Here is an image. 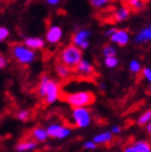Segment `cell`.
Here are the masks:
<instances>
[{"mask_svg":"<svg viewBox=\"0 0 151 152\" xmlns=\"http://www.w3.org/2000/svg\"><path fill=\"white\" fill-rule=\"evenodd\" d=\"M96 96L92 91L89 90H80V91L71 92V93L65 94L64 100L71 107V108H78V107H90L95 102Z\"/></svg>","mask_w":151,"mask_h":152,"instance_id":"obj_1","label":"cell"},{"mask_svg":"<svg viewBox=\"0 0 151 152\" xmlns=\"http://www.w3.org/2000/svg\"><path fill=\"white\" fill-rule=\"evenodd\" d=\"M11 56L21 66H28L37 59V51L32 50L24 43H14L11 47Z\"/></svg>","mask_w":151,"mask_h":152,"instance_id":"obj_2","label":"cell"},{"mask_svg":"<svg viewBox=\"0 0 151 152\" xmlns=\"http://www.w3.org/2000/svg\"><path fill=\"white\" fill-rule=\"evenodd\" d=\"M82 58H83V51L73 43L65 45L58 54V61L63 63L71 69H73Z\"/></svg>","mask_w":151,"mask_h":152,"instance_id":"obj_3","label":"cell"},{"mask_svg":"<svg viewBox=\"0 0 151 152\" xmlns=\"http://www.w3.org/2000/svg\"><path fill=\"white\" fill-rule=\"evenodd\" d=\"M73 124L77 129H86L92 124V112L89 107H78L73 108L70 114Z\"/></svg>","mask_w":151,"mask_h":152,"instance_id":"obj_4","label":"cell"},{"mask_svg":"<svg viewBox=\"0 0 151 152\" xmlns=\"http://www.w3.org/2000/svg\"><path fill=\"white\" fill-rule=\"evenodd\" d=\"M91 38L92 30L87 27H80L73 31L71 36V43L80 48L82 51H85L91 47Z\"/></svg>","mask_w":151,"mask_h":152,"instance_id":"obj_5","label":"cell"},{"mask_svg":"<svg viewBox=\"0 0 151 152\" xmlns=\"http://www.w3.org/2000/svg\"><path fill=\"white\" fill-rule=\"evenodd\" d=\"M45 129H47L50 138L58 139V140L66 139V138H68L70 135L73 134V129H70L69 126L64 125V124L58 122L50 123Z\"/></svg>","mask_w":151,"mask_h":152,"instance_id":"obj_6","label":"cell"},{"mask_svg":"<svg viewBox=\"0 0 151 152\" xmlns=\"http://www.w3.org/2000/svg\"><path fill=\"white\" fill-rule=\"evenodd\" d=\"M61 97V83L55 79L50 78L47 85V91L43 100L45 105H53L55 104Z\"/></svg>","mask_w":151,"mask_h":152,"instance_id":"obj_7","label":"cell"},{"mask_svg":"<svg viewBox=\"0 0 151 152\" xmlns=\"http://www.w3.org/2000/svg\"><path fill=\"white\" fill-rule=\"evenodd\" d=\"M45 42L51 45H57L64 39V30L58 24H51L48 27L45 35H44Z\"/></svg>","mask_w":151,"mask_h":152,"instance_id":"obj_8","label":"cell"},{"mask_svg":"<svg viewBox=\"0 0 151 152\" xmlns=\"http://www.w3.org/2000/svg\"><path fill=\"white\" fill-rule=\"evenodd\" d=\"M73 72L81 78H92L95 73V67L92 64V61L83 57L79 61V64L73 68Z\"/></svg>","mask_w":151,"mask_h":152,"instance_id":"obj_9","label":"cell"},{"mask_svg":"<svg viewBox=\"0 0 151 152\" xmlns=\"http://www.w3.org/2000/svg\"><path fill=\"white\" fill-rule=\"evenodd\" d=\"M109 40L114 45H118L120 48H124L131 41V34H130V31L128 29L117 28V30L113 32V35L109 38Z\"/></svg>","mask_w":151,"mask_h":152,"instance_id":"obj_10","label":"cell"},{"mask_svg":"<svg viewBox=\"0 0 151 152\" xmlns=\"http://www.w3.org/2000/svg\"><path fill=\"white\" fill-rule=\"evenodd\" d=\"M23 43L34 51H41L45 48V39L39 36H27L23 40Z\"/></svg>","mask_w":151,"mask_h":152,"instance_id":"obj_11","label":"cell"},{"mask_svg":"<svg viewBox=\"0 0 151 152\" xmlns=\"http://www.w3.org/2000/svg\"><path fill=\"white\" fill-rule=\"evenodd\" d=\"M132 10L128 6H120L116 8L112 13V20L114 23H124L131 16Z\"/></svg>","mask_w":151,"mask_h":152,"instance_id":"obj_12","label":"cell"},{"mask_svg":"<svg viewBox=\"0 0 151 152\" xmlns=\"http://www.w3.org/2000/svg\"><path fill=\"white\" fill-rule=\"evenodd\" d=\"M54 71H55V75L57 76L58 79H61V80L69 79L73 73V69H71L70 67L64 65L63 63H61V61H58L57 64H55V66H54Z\"/></svg>","mask_w":151,"mask_h":152,"instance_id":"obj_13","label":"cell"},{"mask_svg":"<svg viewBox=\"0 0 151 152\" xmlns=\"http://www.w3.org/2000/svg\"><path fill=\"white\" fill-rule=\"evenodd\" d=\"M30 138L32 140L37 141L38 143H43L50 138L48 131L45 127H41V126H37L30 132Z\"/></svg>","mask_w":151,"mask_h":152,"instance_id":"obj_14","label":"cell"},{"mask_svg":"<svg viewBox=\"0 0 151 152\" xmlns=\"http://www.w3.org/2000/svg\"><path fill=\"white\" fill-rule=\"evenodd\" d=\"M39 143L37 141L30 139H24L18 142V145L15 146V151L16 152H32L35 151L38 148Z\"/></svg>","mask_w":151,"mask_h":152,"instance_id":"obj_15","label":"cell"},{"mask_svg":"<svg viewBox=\"0 0 151 152\" xmlns=\"http://www.w3.org/2000/svg\"><path fill=\"white\" fill-rule=\"evenodd\" d=\"M113 140V135L110 131H104L98 134H96L93 137V141L97 145V146H104V145H108V143L112 142Z\"/></svg>","mask_w":151,"mask_h":152,"instance_id":"obj_16","label":"cell"},{"mask_svg":"<svg viewBox=\"0 0 151 152\" xmlns=\"http://www.w3.org/2000/svg\"><path fill=\"white\" fill-rule=\"evenodd\" d=\"M150 41H151V35L147 26L142 27L141 29L136 34V36L134 37V42L136 44L149 43Z\"/></svg>","mask_w":151,"mask_h":152,"instance_id":"obj_17","label":"cell"},{"mask_svg":"<svg viewBox=\"0 0 151 152\" xmlns=\"http://www.w3.org/2000/svg\"><path fill=\"white\" fill-rule=\"evenodd\" d=\"M50 78L51 77L47 73H44L42 76L40 77V80L38 82V85H37V95L40 98L43 99L44 96H45V91H47V85H48V82H49Z\"/></svg>","mask_w":151,"mask_h":152,"instance_id":"obj_18","label":"cell"},{"mask_svg":"<svg viewBox=\"0 0 151 152\" xmlns=\"http://www.w3.org/2000/svg\"><path fill=\"white\" fill-rule=\"evenodd\" d=\"M132 145L136 152H151V143L147 139H137Z\"/></svg>","mask_w":151,"mask_h":152,"instance_id":"obj_19","label":"cell"},{"mask_svg":"<svg viewBox=\"0 0 151 152\" xmlns=\"http://www.w3.org/2000/svg\"><path fill=\"white\" fill-rule=\"evenodd\" d=\"M142 68L144 67H142L141 61H140L139 59L133 58L128 63V70H130L131 73H133V75H138V73H140L142 70Z\"/></svg>","mask_w":151,"mask_h":152,"instance_id":"obj_20","label":"cell"},{"mask_svg":"<svg viewBox=\"0 0 151 152\" xmlns=\"http://www.w3.org/2000/svg\"><path fill=\"white\" fill-rule=\"evenodd\" d=\"M102 54L104 57L107 56H117L118 54V49L113 43H107L102 48Z\"/></svg>","mask_w":151,"mask_h":152,"instance_id":"obj_21","label":"cell"},{"mask_svg":"<svg viewBox=\"0 0 151 152\" xmlns=\"http://www.w3.org/2000/svg\"><path fill=\"white\" fill-rule=\"evenodd\" d=\"M126 3H128V6L130 9L133 10V11H137V12L144 10V8L146 7L145 0H128Z\"/></svg>","mask_w":151,"mask_h":152,"instance_id":"obj_22","label":"cell"},{"mask_svg":"<svg viewBox=\"0 0 151 152\" xmlns=\"http://www.w3.org/2000/svg\"><path fill=\"white\" fill-rule=\"evenodd\" d=\"M120 64V61L117 56H107L104 57V66L108 69H116Z\"/></svg>","mask_w":151,"mask_h":152,"instance_id":"obj_23","label":"cell"},{"mask_svg":"<svg viewBox=\"0 0 151 152\" xmlns=\"http://www.w3.org/2000/svg\"><path fill=\"white\" fill-rule=\"evenodd\" d=\"M151 121V109H147L140 114L137 119V125L138 126H146Z\"/></svg>","mask_w":151,"mask_h":152,"instance_id":"obj_24","label":"cell"},{"mask_svg":"<svg viewBox=\"0 0 151 152\" xmlns=\"http://www.w3.org/2000/svg\"><path fill=\"white\" fill-rule=\"evenodd\" d=\"M111 0H89V3L95 10H103L110 4Z\"/></svg>","mask_w":151,"mask_h":152,"instance_id":"obj_25","label":"cell"},{"mask_svg":"<svg viewBox=\"0 0 151 152\" xmlns=\"http://www.w3.org/2000/svg\"><path fill=\"white\" fill-rule=\"evenodd\" d=\"M30 115H32V113H30V111H29L28 109H22V110L16 112V115H15V117H16V119H18V121H21V122H26V121L29 120Z\"/></svg>","mask_w":151,"mask_h":152,"instance_id":"obj_26","label":"cell"},{"mask_svg":"<svg viewBox=\"0 0 151 152\" xmlns=\"http://www.w3.org/2000/svg\"><path fill=\"white\" fill-rule=\"evenodd\" d=\"M10 35H11V31L7 26H0V43H2L4 41H7L9 39Z\"/></svg>","mask_w":151,"mask_h":152,"instance_id":"obj_27","label":"cell"},{"mask_svg":"<svg viewBox=\"0 0 151 152\" xmlns=\"http://www.w3.org/2000/svg\"><path fill=\"white\" fill-rule=\"evenodd\" d=\"M82 148L84 150H86V151H94V150H96V148H97V145H96L93 141V139H92V140L85 141V142L82 145Z\"/></svg>","mask_w":151,"mask_h":152,"instance_id":"obj_28","label":"cell"},{"mask_svg":"<svg viewBox=\"0 0 151 152\" xmlns=\"http://www.w3.org/2000/svg\"><path fill=\"white\" fill-rule=\"evenodd\" d=\"M140 73H141L142 78L147 82H149V84H150L151 83V67H144Z\"/></svg>","mask_w":151,"mask_h":152,"instance_id":"obj_29","label":"cell"},{"mask_svg":"<svg viewBox=\"0 0 151 152\" xmlns=\"http://www.w3.org/2000/svg\"><path fill=\"white\" fill-rule=\"evenodd\" d=\"M9 64V59L3 53L0 52V70H3Z\"/></svg>","mask_w":151,"mask_h":152,"instance_id":"obj_30","label":"cell"},{"mask_svg":"<svg viewBox=\"0 0 151 152\" xmlns=\"http://www.w3.org/2000/svg\"><path fill=\"white\" fill-rule=\"evenodd\" d=\"M110 132L112 133L113 136H114V135H119L122 132V127L120 125H112L110 127Z\"/></svg>","mask_w":151,"mask_h":152,"instance_id":"obj_31","label":"cell"},{"mask_svg":"<svg viewBox=\"0 0 151 152\" xmlns=\"http://www.w3.org/2000/svg\"><path fill=\"white\" fill-rule=\"evenodd\" d=\"M117 30V27H110V28H107V29L104 30V36L106 37V38H110L111 36L113 35V32Z\"/></svg>","mask_w":151,"mask_h":152,"instance_id":"obj_32","label":"cell"},{"mask_svg":"<svg viewBox=\"0 0 151 152\" xmlns=\"http://www.w3.org/2000/svg\"><path fill=\"white\" fill-rule=\"evenodd\" d=\"M44 1L50 7H58L62 3V0H44Z\"/></svg>","mask_w":151,"mask_h":152,"instance_id":"obj_33","label":"cell"},{"mask_svg":"<svg viewBox=\"0 0 151 152\" xmlns=\"http://www.w3.org/2000/svg\"><path fill=\"white\" fill-rule=\"evenodd\" d=\"M121 152H136V150H135L133 145H128V146H125L123 148Z\"/></svg>","mask_w":151,"mask_h":152,"instance_id":"obj_34","label":"cell"},{"mask_svg":"<svg viewBox=\"0 0 151 152\" xmlns=\"http://www.w3.org/2000/svg\"><path fill=\"white\" fill-rule=\"evenodd\" d=\"M98 90L102 92H106L107 91V84L105 82H99L98 83Z\"/></svg>","mask_w":151,"mask_h":152,"instance_id":"obj_35","label":"cell"},{"mask_svg":"<svg viewBox=\"0 0 151 152\" xmlns=\"http://www.w3.org/2000/svg\"><path fill=\"white\" fill-rule=\"evenodd\" d=\"M145 131H146V133L149 135V136H151V121L145 126Z\"/></svg>","mask_w":151,"mask_h":152,"instance_id":"obj_36","label":"cell"},{"mask_svg":"<svg viewBox=\"0 0 151 152\" xmlns=\"http://www.w3.org/2000/svg\"><path fill=\"white\" fill-rule=\"evenodd\" d=\"M147 27H148V29H149V31H150V35H151V22H150V24H149Z\"/></svg>","mask_w":151,"mask_h":152,"instance_id":"obj_37","label":"cell"},{"mask_svg":"<svg viewBox=\"0 0 151 152\" xmlns=\"http://www.w3.org/2000/svg\"><path fill=\"white\" fill-rule=\"evenodd\" d=\"M149 93L151 94V83H150V84H149Z\"/></svg>","mask_w":151,"mask_h":152,"instance_id":"obj_38","label":"cell"},{"mask_svg":"<svg viewBox=\"0 0 151 152\" xmlns=\"http://www.w3.org/2000/svg\"><path fill=\"white\" fill-rule=\"evenodd\" d=\"M11 1H13V2H16V1H18V0H11Z\"/></svg>","mask_w":151,"mask_h":152,"instance_id":"obj_39","label":"cell"},{"mask_svg":"<svg viewBox=\"0 0 151 152\" xmlns=\"http://www.w3.org/2000/svg\"><path fill=\"white\" fill-rule=\"evenodd\" d=\"M3 1H4V0H0V4H1V3H2Z\"/></svg>","mask_w":151,"mask_h":152,"instance_id":"obj_40","label":"cell"}]
</instances>
